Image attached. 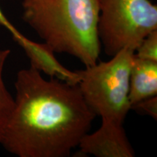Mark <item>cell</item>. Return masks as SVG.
I'll list each match as a JSON object with an SVG mask.
<instances>
[{
    "label": "cell",
    "instance_id": "8",
    "mask_svg": "<svg viewBox=\"0 0 157 157\" xmlns=\"http://www.w3.org/2000/svg\"><path fill=\"white\" fill-rule=\"evenodd\" d=\"M10 55L9 49L0 50V142L15 107V98L7 89L3 79L4 68Z\"/></svg>",
    "mask_w": 157,
    "mask_h": 157
},
{
    "label": "cell",
    "instance_id": "4",
    "mask_svg": "<svg viewBox=\"0 0 157 157\" xmlns=\"http://www.w3.org/2000/svg\"><path fill=\"white\" fill-rule=\"evenodd\" d=\"M155 30L157 6L149 0H100L98 37L107 56L124 49L135 51Z\"/></svg>",
    "mask_w": 157,
    "mask_h": 157
},
{
    "label": "cell",
    "instance_id": "10",
    "mask_svg": "<svg viewBox=\"0 0 157 157\" xmlns=\"http://www.w3.org/2000/svg\"><path fill=\"white\" fill-rule=\"evenodd\" d=\"M131 109L142 115H147L157 119V96L148 98L137 102L131 106Z\"/></svg>",
    "mask_w": 157,
    "mask_h": 157
},
{
    "label": "cell",
    "instance_id": "7",
    "mask_svg": "<svg viewBox=\"0 0 157 157\" xmlns=\"http://www.w3.org/2000/svg\"><path fill=\"white\" fill-rule=\"evenodd\" d=\"M157 95V61L133 55L129 72V100L130 105ZM131 109V107H130Z\"/></svg>",
    "mask_w": 157,
    "mask_h": 157
},
{
    "label": "cell",
    "instance_id": "11",
    "mask_svg": "<svg viewBox=\"0 0 157 157\" xmlns=\"http://www.w3.org/2000/svg\"><path fill=\"white\" fill-rule=\"evenodd\" d=\"M0 23L4 25H6V27H7V28L10 25V23L7 21V20L5 18V16H4L1 11H0Z\"/></svg>",
    "mask_w": 157,
    "mask_h": 157
},
{
    "label": "cell",
    "instance_id": "6",
    "mask_svg": "<svg viewBox=\"0 0 157 157\" xmlns=\"http://www.w3.org/2000/svg\"><path fill=\"white\" fill-rule=\"evenodd\" d=\"M14 38L24 49L27 56L30 59L31 66L52 78L61 80L72 84H77L78 74L71 71L63 66L55 56V52L45 43H36L23 36L18 32Z\"/></svg>",
    "mask_w": 157,
    "mask_h": 157
},
{
    "label": "cell",
    "instance_id": "9",
    "mask_svg": "<svg viewBox=\"0 0 157 157\" xmlns=\"http://www.w3.org/2000/svg\"><path fill=\"white\" fill-rule=\"evenodd\" d=\"M135 55L140 58L157 61V30L143 39L135 50Z\"/></svg>",
    "mask_w": 157,
    "mask_h": 157
},
{
    "label": "cell",
    "instance_id": "3",
    "mask_svg": "<svg viewBox=\"0 0 157 157\" xmlns=\"http://www.w3.org/2000/svg\"><path fill=\"white\" fill-rule=\"evenodd\" d=\"M135 51L124 49L109 61L76 71L77 85L96 116L123 124L129 110V72Z\"/></svg>",
    "mask_w": 157,
    "mask_h": 157
},
{
    "label": "cell",
    "instance_id": "5",
    "mask_svg": "<svg viewBox=\"0 0 157 157\" xmlns=\"http://www.w3.org/2000/svg\"><path fill=\"white\" fill-rule=\"evenodd\" d=\"M79 154L96 157H133L135 153L127 138L123 124L102 119L101 127L88 132L79 144Z\"/></svg>",
    "mask_w": 157,
    "mask_h": 157
},
{
    "label": "cell",
    "instance_id": "1",
    "mask_svg": "<svg viewBox=\"0 0 157 157\" xmlns=\"http://www.w3.org/2000/svg\"><path fill=\"white\" fill-rule=\"evenodd\" d=\"M15 107L1 143L19 157H68L96 115L77 84L46 79L30 66L17 73Z\"/></svg>",
    "mask_w": 157,
    "mask_h": 157
},
{
    "label": "cell",
    "instance_id": "2",
    "mask_svg": "<svg viewBox=\"0 0 157 157\" xmlns=\"http://www.w3.org/2000/svg\"><path fill=\"white\" fill-rule=\"evenodd\" d=\"M23 20L52 49L77 58L84 66L98 62L100 0H23Z\"/></svg>",
    "mask_w": 157,
    "mask_h": 157
}]
</instances>
